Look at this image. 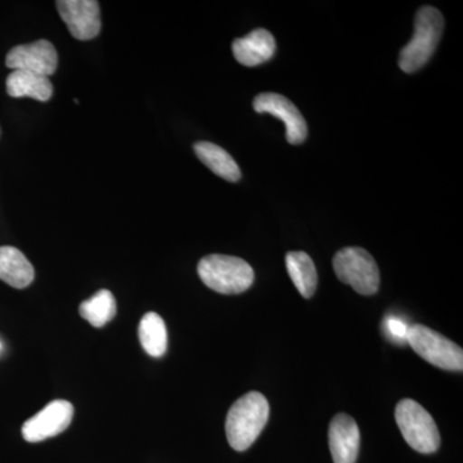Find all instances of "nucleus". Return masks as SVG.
I'll return each mask as SVG.
<instances>
[{
    "label": "nucleus",
    "instance_id": "nucleus-1",
    "mask_svg": "<svg viewBox=\"0 0 463 463\" xmlns=\"http://www.w3.org/2000/svg\"><path fill=\"white\" fill-rule=\"evenodd\" d=\"M269 403L258 392H248L232 405L225 420L228 443L237 452L249 449L269 419Z\"/></svg>",
    "mask_w": 463,
    "mask_h": 463
},
{
    "label": "nucleus",
    "instance_id": "nucleus-2",
    "mask_svg": "<svg viewBox=\"0 0 463 463\" xmlns=\"http://www.w3.org/2000/svg\"><path fill=\"white\" fill-rule=\"evenodd\" d=\"M444 30L440 11L431 5L420 8L414 17L413 38L402 50L399 67L407 74L421 70L437 51Z\"/></svg>",
    "mask_w": 463,
    "mask_h": 463
},
{
    "label": "nucleus",
    "instance_id": "nucleus-3",
    "mask_svg": "<svg viewBox=\"0 0 463 463\" xmlns=\"http://www.w3.org/2000/svg\"><path fill=\"white\" fill-rule=\"evenodd\" d=\"M197 272L207 288L224 295L248 291L255 279L254 269L248 261L230 255H207L201 259Z\"/></svg>",
    "mask_w": 463,
    "mask_h": 463
},
{
    "label": "nucleus",
    "instance_id": "nucleus-4",
    "mask_svg": "<svg viewBox=\"0 0 463 463\" xmlns=\"http://www.w3.org/2000/svg\"><path fill=\"white\" fill-rule=\"evenodd\" d=\"M395 421L412 449L431 455L440 447V434L431 414L412 399H403L395 408Z\"/></svg>",
    "mask_w": 463,
    "mask_h": 463
},
{
    "label": "nucleus",
    "instance_id": "nucleus-5",
    "mask_svg": "<svg viewBox=\"0 0 463 463\" xmlns=\"http://www.w3.org/2000/svg\"><path fill=\"white\" fill-rule=\"evenodd\" d=\"M334 270L341 282L358 294H376L380 286V270L370 252L361 248H345L335 255Z\"/></svg>",
    "mask_w": 463,
    "mask_h": 463
},
{
    "label": "nucleus",
    "instance_id": "nucleus-6",
    "mask_svg": "<svg viewBox=\"0 0 463 463\" xmlns=\"http://www.w3.org/2000/svg\"><path fill=\"white\" fill-rule=\"evenodd\" d=\"M407 343L421 358L446 371L463 370L462 347L423 325L410 326Z\"/></svg>",
    "mask_w": 463,
    "mask_h": 463
},
{
    "label": "nucleus",
    "instance_id": "nucleus-7",
    "mask_svg": "<svg viewBox=\"0 0 463 463\" xmlns=\"http://www.w3.org/2000/svg\"><path fill=\"white\" fill-rule=\"evenodd\" d=\"M72 417H74V405L70 402L62 399L51 402L43 408L41 412L24 423L23 437L29 443H39L45 439L57 437L69 428Z\"/></svg>",
    "mask_w": 463,
    "mask_h": 463
},
{
    "label": "nucleus",
    "instance_id": "nucleus-8",
    "mask_svg": "<svg viewBox=\"0 0 463 463\" xmlns=\"http://www.w3.org/2000/svg\"><path fill=\"white\" fill-rule=\"evenodd\" d=\"M254 109L259 114H270L286 125V138L291 145L306 142L307 125L297 106L285 96L277 93H261L254 99Z\"/></svg>",
    "mask_w": 463,
    "mask_h": 463
},
{
    "label": "nucleus",
    "instance_id": "nucleus-9",
    "mask_svg": "<svg viewBox=\"0 0 463 463\" xmlns=\"http://www.w3.org/2000/svg\"><path fill=\"white\" fill-rule=\"evenodd\" d=\"M5 65L12 71L23 70L50 78L57 71L58 54L51 42H33L12 48L5 58Z\"/></svg>",
    "mask_w": 463,
    "mask_h": 463
},
{
    "label": "nucleus",
    "instance_id": "nucleus-10",
    "mask_svg": "<svg viewBox=\"0 0 463 463\" xmlns=\"http://www.w3.org/2000/svg\"><path fill=\"white\" fill-rule=\"evenodd\" d=\"M58 14L78 41H90L100 32L99 3L94 0H58Z\"/></svg>",
    "mask_w": 463,
    "mask_h": 463
},
{
    "label": "nucleus",
    "instance_id": "nucleus-11",
    "mask_svg": "<svg viewBox=\"0 0 463 463\" xmlns=\"http://www.w3.org/2000/svg\"><path fill=\"white\" fill-rule=\"evenodd\" d=\"M328 443L334 463H355L361 444L355 420L349 414H336L328 429Z\"/></svg>",
    "mask_w": 463,
    "mask_h": 463
},
{
    "label": "nucleus",
    "instance_id": "nucleus-12",
    "mask_svg": "<svg viewBox=\"0 0 463 463\" xmlns=\"http://www.w3.org/2000/svg\"><path fill=\"white\" fill-rule=\"evenodd\" d=\"M276 48L274 36L264 29L254 30L248 35L236 39L232 45L237 62L246 67L263 65L272 60Z\"/></svg>",
    "mask_w": 463,
    "mask_h": 463
},
{
    "label": "nucleus",
    "instance_id": "nucleus-13",
    "mask_svg": "<svg viewBox=\"0 0 463 463\" xmlns=\"http://www.w3.org/2000/svg\"><path fill=\"white\" fill-rule=\"evenodd\" d=\"M8 96L14 99H29L47 102L53 96V85H52L50 78L47 76L33 74L30 71H23V70H14L8 75L7 81Z\"/></svg>",
    "mask_w": 463,
    "mask_h": 463
},
{
    "label": "nucleus",
    "instance_id": "nucleus-14",
    "mask_svg": "<svg viewBox=\"0 0 463 463\" xmlns=\"http://www.w3.org/2000/svg\"><path fill=\"white\" fill-rule=\"evenodd\" d=\"M35 279V270L25 255L12 246L0 248V279L11 288H26Z\"/></svg>",
    "mask_w": 463,
    "mask_h": 463
},
{
    "label": "nucleus",
    "instance_id": "nucleus-15",
    "mask_svg": "<svg viewBox=\"0 0 463 463\" xmlns=\"http://www.w3.org/2000/svg\"><path fill=\"white\" fill-rule=\"evenodd\" d=\"M194 152L201 163L205 164L216 175L228 182L240 181V166L224 148L212 142H197L194 145Z\"/></svg>",
    "mask_w": 463,
    "mask_h": 463
},
{
    "label": "nucleus",
    "instance_id": "nucleus-16",
    "mask_svg": "<svg viewBox=\"0 0 463 463\" xmlns=\"http://www.w3.org/2000/svg\"><path fill=\"white\" fill-rule=\"evenodd\" d=\"M286 268L301 297L312 298L318 285V274L312 258L303 251L288 252L286 255Z\"/></svg>",
    "mask_w": 463,
    "mask_h": 463
},
{
    "label": "nucleus",
    "instance_id": "nucleus-17",
    "mask_svg": "<svg viewBox=\"0 0 463 463\" xmlns=\"http://www.w3.org/2000/svg\"><path fill=\"white\" fill-rule=\"evenodd\" d=\"M139 341L147 354L160 358L166 353L167 331L165 322L157 313H146L139 323Z\"/></svg>",
    "mask_w": 463,
    "mask_h": 463
},
{
    "label": "nucleus",
    "instance_id": "nucleus-18",
    "mask_svg": "<svg viewBox=\"0 0 463 463\" xmlns=\"http://www.w3.org/2000/svg\"><path fill=\"white\" fill-rule=\"evenodd\" d=\"M116 300L109 289H100L90 298L83 301L79 307V313L85 321L90 322L93 327H103L115 318Z\"/></svg>",
    "mask_w": 463,
    "mask_h": 463
},
{
    "label": "nucleus",
    "instance_id": "nucleus-19",
    "mask_svg": "<svg viewBox=\"0 0 463 463\" xmlns=\"http://www.w3.org/2000/svg\"><path fill=\"white\" fill-rule=\"evenodd\" d=\"M385 331L388 332L390 339L398 344L407 343L408 330L410 326L399 318V317L389 316L385 318Z\"/></svg>",
    "mask_w": 463,
    "mask_h": 463
},
{
    "label": "nucleus",
    "instance_id": "nucleus-20",
    "mask_svg": "<svg viewBox=\"0 0 463 463\" xmlns=\"http://www.w3.org/2000/svg\"><path fill=\"white\" fill-rule=\"evenodd\" d=\"M0 349H2V345H0Z\"/></svg>",
    "mask_w": 463,
    "mask_h": 463
}]
</instances>
